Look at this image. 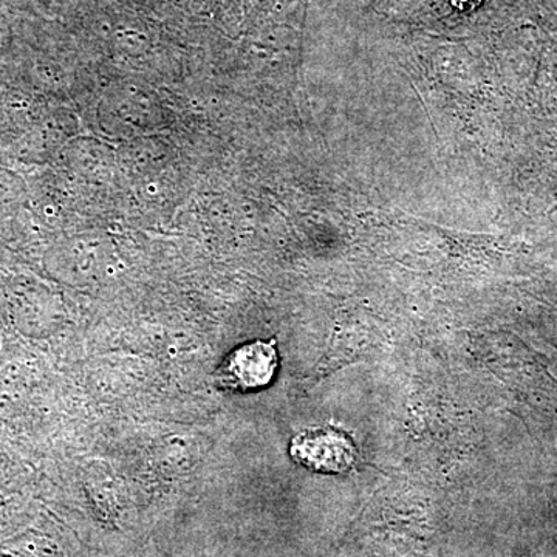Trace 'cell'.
Instances as JSON below:
<instances>
[{"label": "cell", "mask_w": 557, "mask_h": 557, "mask_svg": "<svg viewBox=\"0 0 557 557\" xmlns=\"http://www.w3.org/2000/svg\"><path fill=\"white\" fill-rule=\"evenodd\" d=\"M278 351L276 341L242 344L223 359L215 372V383L225 391L251 394L269 387L276 379Z\"/></svg>", "instance_id": "1"}, {"label": "cell", "mask_w": 557, "mask_h": 557, "mask_svg": "<svg viewBox=\"0 0 557 557\" xmlns=\"http://www.w3.org/2000/svg\"><path fill=\"white\" fill-rule=\"evenodd\" d=\"M293 460L314 472L341 474L357 458V448L346 432L333 428L310 429L293 438L289 445Z\"/></svg>", "instance_id": "2"}, {"label": "cell", "mask_w": 557, "mask_h": 557, "mask_svg": "<svg viewBox=\"0 0 557 557\" xmlns=\"http://www.w3.org/2000/svg\"><path fill=\"white\" fill-rule=\"evenodd\" d=\"M556 203H557V197H556Z\"/></svg>", "instance_id": "3"}]
</instances>
